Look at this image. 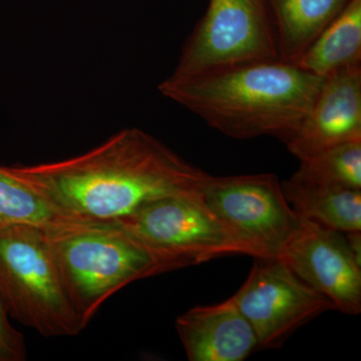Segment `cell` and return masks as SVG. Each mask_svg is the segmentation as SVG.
I'll return each mask as SVG.
<instances>
[{
    "instance_id": "obj_1",
    "label": "cell",
    "mask_w": 361,
    "mask_h": 361,
    "mask_svg": "<svg viewBox=\"0 0 361 361\" xmlns=\"http://www.w3.org/2000/svg\"><path fill=\"white\" fill-rule=\"evenodd\" d=\"M9 169L61 210L92 223L115 222L161 199L202 195L210 176L137 128L80 155Z\"/></svg>"
},
{
    "instance_id": "obj_2",
    "label": "cell",
    "mask_w": 361,
    "mask_h": 361,
    "mask_svg": "<svg viewBox=\"0 0 361 361\" xmlns=\"http://www.w3.org/2000/svg\"><path fill=\"white\" fill-rule=\"evenodd\" d=\"M322 80L276 59L169 77L159 90L228 137L273 135L285 142L310 113Z\"/></svg>"
},
{
    "instance_id": "obj_3",
    "label": "cell",
    "mask_w": 361,
    "mask_h": 361,
    "mask_svg": "<svg viewBox=\"0 0 361 361\" xmlns=\"http://www.w3.org/2000/svg\"><path fill=\"white\" fill-rule=\"evenodd\" d=\"M66 296L84 327L123 287L168 272L139 240L115 222L49 234Z\"/></svg>"
},
{
    "instance_id": "obj_4",
    "label": "cell",
    "mask_w": 361,
    "mask_h": 361,
    "mask_svg": "<svg viewBox=\"0 0 361 361\" xmlns=\"http://www.w3.org/2000/svg\"><path fill=\"white\" fill-rule=\"evenodd\" d=\"M0 300L11 319L44 337L85 329L66 296L49 233L28 225L0 227Z\"/></svg>"
},
{
    "instance_id": "obj_5",
    "label": "cell",
    "mask_w": 361,
    "mask_h": 361,
    "mask_svg": "<svg viewBox=\"0 0 361 361\" xmlns=\"http://www.w3.org/2000/svg\"><path fill=\"white\" fill-rule=\"evenodd\" d=\"M115 223L148 248L168 272L223 256L272 258L214 212L203 195L152 202Z\"/></svg>"
},
{
    "instance_id": "obj_6",
    "label": "cell",
    "mask_w": 361,
    "mask_h": 361,
    "mask_svg": "<svg viewBox=\"0 0 361 361\" xmlns=\"http://www.w3.org/2000/svg\"><path fill=\"white\" fill-rule=\"evenodd\" d=\"M276 59L266 0H210L170 78H189L223 66Z\"/></svg>"
},
{
    "instance_id": "obj_7",
    "label": "cell",
    "mask_w": 361,
    "mask_h": 361,
    "mask_svg": "<svg viewBox=\"0 0 361 361\" xmlns=\"http://www.w3.org/2000/svg\"><path fill=\"white\" fill-rule=\"evenodd\" d=\"M233 300L255 331L258 349L281 348L292 334L322 313L336 310L278 258H254Z\"/></svg>"
},
{
    "instance_id": "obj_8",
    "label": "cell",
    "mask_w": 361,
    "mask_h": 361,
    "mask_svg": "<svg viewBox=\"0 0 361 361\" xmlns=\"http://www.w3.org/2000/svg\"><path fill=\"white\" fill-rule=\"evenodd\" d=\"M202 195L214 212L269 257H277L300 223L274 174L209 176Z\"/></svg>"
},
{
    "instance_id": "obj_9",
    "label": "cell",
    "mask_w": 361,
    "mask_h": 361,
    "mask_svg": "<svg viewBox=\"0 0 361 361\" xmlns=\"http://www.w3.org/2000/svg\"><path fill=\"white\" fill-rule=\"evenodd\" d=\"M300 218L298 229L277 257L306 284L329 299L336 310L361 311V263L349 249L344 233Z\"/></svg>"
},
{
    "instance_id": "obj_10",
    "label": "cell",
    "mask_w": 361,
    "mask_h": 361,
    "mask_svg": "<svg viewBox=\"0 0 361 361\" xmlns=\"http://www.w3.org/2000/svg\"><path fill=\"white\" fill-rule=\"evenodd\" d=\"M355 141H361V63L323 78L310 113L284 142L300 161Z\"/></svg>"
},
{
    "instance_id": "obj_11",
    "label": "cell",
    "mask_w": 361,
    "mask_h": 361,
    "mask_svg": "<svg viewBox=\"0 0 361 361\" xmlns=\"http://www.w3.org/2000/svg\"><path fill=\"white\" fill-rule=\"evenodd\" d=\"M176 329L190 361H242L258 349L255 331L232 297L186 311Z\"/></svg>"
},
{
    "instance_id": "obj_12",
    "label": "cell",
    "mask_w": 361,
    "mask_h": 361,
    "mask_svg": "<svg viewBox=\"0 0 361 361\" xmlns=\"http://www.w3.org/2000/svg\"><path fill=\"white\" fill-rule=\"evenodd\" d=\"M278 56L295 63L349 0H266Z\"/></svg>"
},
{
    "instance_id": "obj_13",
    "label": "cell",
    "mask_w": 361,
    "mask_h": 361,
    "mask_svg": "<svg viewBox=\"0 0 361 361\" xmlns=\"http://www.w3.org/2000/svg\"><path fill=\"white\" fill-rule=\"evenodd\" d=\"M285 199L303 219L341 233L361 231V190L281 183Z\"/></svg>"
},
{
    "instance_id": "obj_14",
    "label": "cell",
    "mask_w": 361,
    "mask_h": 361,
    "mask_svg": "<svg viewBox=\"0 0 361 361\" xmlns=\"http://www.w3.org/2000/svg\"><path fill=\"white\" fill-rule=\"evenodd\" d=\"M361 63V0H349L297 59L295 65L324 78L346 66Z\"/></svg>"
},
{
    "instance_id": "obj_15",
    "label": "cell",
    "mask_w": 361,
    "mask_h": 361,
    "mask_svg": "<svg viewBox=\"0 0 361 361\" xmlns=\"http://www.w3.org/2000/svg\"><path fill=\"white\" fill-rule=\"evenodd\" d=\"M92 224L96 223L61 210L16 177L8 166L0 165V227L28 225L56 234Z\"/></svg>"
},
{
    "instance_id": "obj_16",
    "label": "cell",
    "mask_w": 361,
    "mask_h": 361,
    "mask_svg": "<svg viewBox=\"0 0 361 361\" xmlns=\"http://www.w3.org/2000/svg\"><path fill=\"white\" fill-rule=\"evenodd\" d=\"M290 179L319 186L361 190V141L338 145L300 160Z\"/></svg>"
},
{
    "instance_id": "obj_17",
    "label": "cell",
    "mask_w": 361,
    "mask_h": 361,
    "mask_svg": "<svg viewBox=\"0 0 361 361\" xmlns=\"http://www.w3.org/2000/svg\"><path fill=\"white\" fill-rule=\"evenodd\" d=\"M27 348L25 336L11 322L0 300V361H25Z\"/></svg>"
}]
</instances>
